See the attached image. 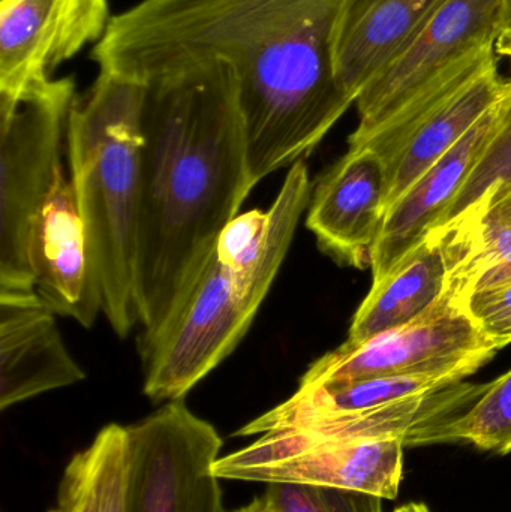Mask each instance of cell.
Returning a JSON list of instances; mask_svg holds the SVG:
<instances>
[{"label": "cell", "instance_id": "28", "mask_svg": "<svg viewBox=\"0 0 511 512\" xmlns=\"http://www.w3.org/2000/svg\"><path fill=\"white\" fill-rule=\"evenodd\" d=\"M273 512H275V511H273Z\"/></svg>", "mask_w": 511, "mask_h": 512}, {"label": "cell", "instance_id": "5", "mask_svg": "<svg viewBox=\"0 0 511 512\" xmlns=\"http://www.w3.org/2000/svg\"><path fill=\"white\" fill-rule=\"evenodd\" d=\"M75 98L74 78L0 102V291H35L30 239L54 185Z\"/></svg>", "mask_w": 511, "mask_h": 512}, {"label": "cell", "instance_id": "9", "mask_svg": "<svg viewBox=\"0 0 511 512\" xmlns=\"http://www.w3.org/2000/svg\"><path fill=\"white\" fill-rule=\"evenodd\" d=\"M401 439L320 438L297 430L261 435L242 450L219 457V480L303 484L398 498L404 480Z\"/></svg>", "mask_w": 511, "mask_h": 512}, {"label": "cell", "instance_id": "25", "mask_svg": "<svg viewBox=\"0 0 511 512\" xmlns=\"http://www.w3.org/2000/svg\"><path fill=\"white\" fill-rule=\"evenodd\" d=\"M495 53L498 57L509 60L511 65V0L504 2L503 17L498 30Z\"/></svg>", "mask_w": 511, "mask_h": 512}, {"label": "cell", "instance_id": "13", "mask_svg": "<svg viewBox=\"0 0 511 512\" xmlns=\"http://www.w3.org/2000/svg\"><path fill=\"white\" fill-rule=\"evenodd\" d=\"M389 197L383 158L371 149H348L311 194L306 225L321 248L342 264L372 267Z\"/></svg>", "mask_w": 511, "mask_h": 512}, {"label": "cell", "instance_id": "3", "mask_svg": "<svg viewBox=\"0 0 511 512\" xmlns=\"http://www.w3.org/2000/svg\"><path fill=\"white\" fill-rule=\"evenodd\" d=\"M308 167L288 170L272 206L227 225L179 309L140 349L144 394L174 402L203 381L248 333L311 201Z\"/></svg>", "mask_w": 511, "mask_h": 512}, {"label": "cell", "instance_id": "14", "mask_svg": "<svg viewBox=\"0 0 511 512\" xmlns=\"http://www.w3.org/2000/svg\"><path fill=\"white\" fill-rule=\"evenodd\" d=\"M501 98L390 207L372 255L374 283L381 282L438 227L494 137Z\"/></svg>", "mask_w": 511, "mask_h": 512}, {"label": "cell", "instance_id": "1", "mask_svg": "<svg viewBox=\"0 0 511 512\" xmlns=\"http://www.w3.org/2000/svg\"><path fill=\"white\" fill-rule=\"evenodd\" d=\"M348 0H141L111 17L99 71L146 83L204 63L236 75L255 185L314 152L354 104L333 41Z\"/></svg>", "mask_w": 511, "mask_h": 512}, {"label": "cell", "instance_id": "15", "mask_svg": "<svg viewBox=\"0 0 511 512\" xmlns=\"http://www.w3.org/2000/svg\"><path fill=\"white\" fill-rule=\"evenodd\" d=\"M86 379L36 291H0V408Z\"/></svg>", "mask_w": 511, "mask_h": 512}, {"label": "cell", "instance_id": "26", "mask_svg": "<svg viewBox=\"0 0 511 512\" xmlns=\"http://www.w3.org/2000/svg\"><path fill=\"white\" fill-rule=\"evenodd\" d=\"M234 512H273V510L266 496H261V498L255 499V501H252L251 504L246 505V507L240 508V510Z\"/></svg>", "mask_w": 511, "mask_h": 512}, {"label": "cell", "instance_id": "20", "mask_svg": "<svg viewBox=\"0 0 511 512\" xmlns=\"http://www.w3.org/2000/svg\"><path fill=\"white\" fill-rule=\"evenodd\" d=\"M452 283L480 333L500 346L511 343V265H494Z\"/></svg>", "mask_w": 511, "mask_h": 512}, {"label": "cell", "instance_id": "11", "mask_svg": "<svg viewBox=\"0 0 511 512\" xmlns=\"http://www.w3.org/2000/svg\"><path fill=\"white\" fill-rule=\"evenodd\" d=\"M108 0H2L0 102H14L50 83L54 69L101 41Z\"/></svg>", "mask_w": 511, "mask_h": 512}, {"label": "cell", "instance_id": "27", "mask_svg": "<svg viewBox=\"0 0 511 512\" xmlns=\"http://www.w3.org/2000/svg\"><path fill=\"white\" fill-rule=\"evenodd\" d=\"M393 512H431V510H429L428 505L422 504V502H410V504L396 508Z\"/></svg>", "mask_w": 511, "mask_h": 512}, {"label": "cell", "instance_id": "12", "mask_svg": "<svg viewBox=\"0 0 511 512\" xmlns=\"http://www.w3.org/2000/svg\"><path fill=\"white\" fill-rule=\"evenodd\" d=\"M30 267L35 291L54 315L92 327L104 309L101 280L74 188L63 167L33 225Z\"/></svg>", "mask_w": 511, "mask_h": 512}, {"label": "cell", "instance_id": "16", "mask_svg": "<svg viewBox=\"0 0 511 512\" xmlns=\"http://www.w3.org/2000/svg\"><path fill=\"white\" fill-rule=\"evenodd\" d=\"M443 0H348L336 24V80L356 104L360 93L392 65Z\"/></svg>", "mask_w": 511, "mask_h": 512}, {"label": "cell", "instance_id": "23", "mask_svg": "<svg viewBox=\"0 0 511 512\" xmlns=\"http://www.w3.org/2000/svg\"><path fill=\"white\" fill-rule=\"evenodd\" d=\"M98 448L95 442L72 457L63 471L57 504L48 512H98Z\"/></svg>", "mask_w": 511, "mask_h": 512}, {"label": "cell", "instance_id": "10", "mask_svg": "<svg viewBox=\"0 0 511 512\" xmlns=\"http://www.w3.org/2000/svg\"><path fill=\"white\" fill-rule=\"evenodd\" d=\"M506 0H443L398 59L356 101L359 140L440 83L453 69L495 50Z\"/></svg>", "mask_w": 511, "mask_h": 512}, {"label": "cell", "instance_id": "17", "mask_svg": "<svg viewBox=\"0 0 511 512\" xmlns=\"http://www.w3.org/2000/svg\"><path fill=\"white\" fill-rule=\"evenodd\" d=\"M455 255L446 231H432L381 282L354 315L348 346H359L425 315L452 285Z\"/></svg>", "mask_w": 511, "mask_h": 512}, {"label": "cell", "instance_id": "24", "mask_svg": "<svg viewBox=\"0 0 511 512\" xmlns=\"http://www.w3.org/2000/svg\"><path fill=\"white\" fill-rule=\"evenodd\" d=\"M461 224H471L482 228H511V189L492 200L476 215L468 216L456 225Z\"/></svg>", "mask_w": 511, "mask_h": 512}, {"label": "cell", "instance_id": "6", "mask_svg": "<svg viewBox=\"0 0 511 512\" xmlns=\"http://www.w3.org/2000/svg\"><path fill=\"white\" fill-rule=\"evenodd\" d=\"M504 89L497 53L486 50L453 69L371 134L348 140L351 150L371 149L383 158L389 209L500 101Z\"/></svg>", "mask_w": 511, "mask_h": 512}, {"label": "cell", "instance_id": "19", "mask_svg": "<svg viewBox=\"0 0 511 512\" xmlns=\"http://www.w3.org/2000/svg\"><path fill=\"white\" fill-rule=\"evenodd\" d=\"M474 445L482 451L511 453V369L485 384L476 402L438 435V444Z\"/></svg>", "mask_w": 511, "mask_h": 512}, {"label": "cell", "instance_id": "4", "mask_svg": "<svg viewBox=\"0 0 511 512\" xmlns=\"http://www.w3.org/2000/svg\"><path fill=\"white\" fill-rule=\"evenodd\" d=\"M146 84L99 71L66 125L71 183L101 280L104 315L119 337L138 322L135 254L141 110Z\"/></svg>", "mask_w": 511, "mask_h": 512}, {"label": "cell", "instance_id": "8", "mask_svg": "<svg viewBox=\"0 0 511 512\" xmlns=\"http://www.w3.org/2000/svg\"><path fill=\"white\" fill-rule=\"evenodd\" d=\"M126 430L125 512H225L212 424L174 400Z\"/></svg>", "mask_w": 511, "mask_h": 512}, {"label": "cell", "instance_id": "21", "mask_svg": "<svg viewBox=\"0 0 511 512\" xmlns=\"http://www.w3.org/2000/svg\"><path fill=\"white\" fill-rule=\"evenodd\" d=\"M264 496L275 512H383L378 496L332 487L275 483Z\"/></svg>", "mask_w": 511, "mask_h": 512}, {"label": "cell", "instance_id": "2", "mask_svg": "<svg viewBox=\"0 0 511 512\" xmlns=\"http://www.w3.org/2000/svg\"><path fill=\"white\" fill-rule=\"evenodd\" d=\"M144 84L135 254L140 349L164 330L255 188L230 66H186Z\"/></svg>", "mask_w": 511, "mask_h": 512}, {"label": "cell", "instance_id": "7", "mask_svg": "<svg viewBox=\"0 0 511 512\" xmlns=\"http://www.w3.org/2000/svg\"><path fill=\"white\" fill-rule=\"evenodd\" d=\"M489 342L455 286L425 315L359 346L341 345L315 361L299 387L381 376H440L461 382L500 351Z\"/></svg>", "mask_w": 511, "mask_h": 512}, {"label": "cell", "instance_id": "22", "mask_svg": "<svg viewBox=\"0 0 511 512\" xmlns=\"http://www.w3.org/2000/svg\"><path fill=\"white\" fill-rule=\"evenodd\" d=\"M98 448V512H125L128 430L108 424L93 439Z\"/></svg>", "mask_w": 511, "mask_h": 512}, {"label": "cell", "instance_id": "18", "mask_svg": "<svg viewBox=\"0 0 511 512\" xmlns=\"http://www.w3.org/2000/svg\"><path fill=\"white\" fill-rule=\"evenodd\" d=\"M511 189V78L506 80L494 137L437 228H449ZM435 228V230H437Z\"/></svg>", "mask_w": 511, "mask_h": 512}]
</instances>
